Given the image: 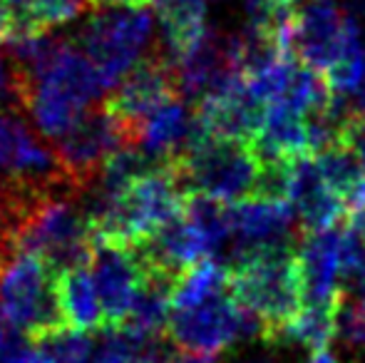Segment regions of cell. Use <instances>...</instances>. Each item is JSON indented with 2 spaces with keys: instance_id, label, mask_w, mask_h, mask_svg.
Instances as JSON below:
<instances>
[{
  "instance_id": "20",
  "label": "cell",
  "mask_w": 365,
  "mask_h": 363,
  "mask_svg": "<svg viewBox=\"0 0 365 363\" xmlns=\"http://www.w3.org/2000/svg\"><path fill=\"white\" fill-rule=\"evenodd\" d=\"M184 217L204 234V239L212 247V257L219 252H226L234 237V224H231V204L221 199L207 197L199 192L184 194Z\"/></svg>"
},
{
  "instance_id": "24",
  "label": "cell",
  "mask_w": 365,
  "mask_h": 363,
  "mask_svg": "<svg viewBox=\"0 0 365 363\" xmlns=\"http://www.w3.org/2000/svg\"><path fill=\"white\" fill-rule=\"evenodd\" d=\"M40 33H48V28L33 13L15 8L10 0H0V45H10Z\"/></svg>"
},
{
  "instance_id": "10",
  "label": "cell",
  "mask_w": 365,
  "mask_h": 363,
  "mask_svg": "<svg viewBox=\"0 0 365 363\" xmlns=\"http://www.w3.org/2000/svg\"><path fill=\"white\" fill-rule=\"evenodd\" d=\"M234 237L226 247L224 267L231 269L244 259L264 252H291L298 249V217L289 199L249 197L231 207Z\"/></svg>"
},
{
  "instance_id": "7",
  "label": "cell",
  "mask_w": 365,
  "mask_h": 363,
  "mask_svg": "<svg viewBox=\"0 0 365 363\" xmlns=\"http://www.w3.org/2000/svg\"><path fill=\"white\" fill-rule=\"evenodd\" d=\"M361 25L336 0H291L293 58L326 73L361 40Z\"/></svg>"
},
{
  "instance_id": "2",
  "label": "cell",
  "mask_w": 365,
  "mask_h": 363,
  "mask_svg": "<svg viewBox=\"0 0 365 363\" xmlns=\"http://www.w3.org/2000/svg\"><path fill=\"white\" fill-rule=\"evenodd\" d=\"M105 88L92 60L68 43L55 63L33 80L28 112L48 140H58L90 110Z\"/></svg>"
},
{
  "instance_id": "15",
  "label": "cell",
  "mask_w": 365,
  "mask_h": 363,
  "mask_svg": "<svg viewBox=\"0 0 365 363\" xmlns=\"http://www.w3.org/2000/svg\"><path fill=\"white\" fill-rule=\"evenodd\" d=\"M259 160H296L308 152L306 115L289 102L276 100L266 105L264 125L254 140Z\"/></svg>"
},
{
  "instance_id": "5",
  "label": "cell",
  "mask_w": 365,
  "mask_h": 363,
  "mask_svg": "<svg viewBox=\"0 0 365 363\" xmlns=\"http://www.w3.org/2000/svg\"><path fill=\"white\" fill-rule=\"evenodd\" d=\"M154 18L149 5H107L77 33V45L92 60L107 88H115L154 45Z\"/></svg>"
},
{
  "instance_id": "4",
  "label": "cell",
  "mask_w": 365,
  "mask_h": 363,
  "mask_svg": "<svg viewBox=\"0 0 365 363\" xmlns=\"http://www.w3.org/2000/svg\"><path fill=\"white\" fill-rule=\"evenodd\" d=\"M0 314L30 341L70 329L60 304L58 272L38 254L18 252L0 269Z\"/></svg>"
},
{
  "instance_id": "17",
  "label": "cell",
  "mask_w": 365,
  "mask_h": 363,
  "mask_svg": "<svg viewBox=\"0 0 365 363\" xmlns=\"http://www.w3.org/2000/svg\"><path fill=\"white\" fill-rule=\"evenodd\" d=\"M105 334L95 363H169L177 354L174 341L162 334H137L130 329H107Z\"/></svg>"
},
{
  "instance_id": "16",
  "label": "cell",
  "mask_w": 365,
  "mask_h": 363,
  "mask_svg": "<svg viewBox=\"0 0 365 363\" xmlns=\"http://www.w3.org/2000/svg\"><path fill=\"white\" fill-rule=\"evenodd\" d=\"M162 23V50L172 63H177L194 45V40L207 30V0H149Z\"/></svg>"
},
{
  "instance_id": "21",
  "label": "cell",
  "mask_w": 365,
  "mask_h": 363,
  "mask_svg": "<svg viewBox=\"0 0 365 363\" xmlns=\"http://www.w3.org/2000/svg\"><path fill=\"white\" fill-rule=\"evenodd\" d=\"M229 291V269L221 262H214L212 257L192 264L177 279L172 291V309H189L212 296Z\"/></svg>"
},
{
  "instance_id": "1",
  "label": "cell",
  "mask_w": 365,
  "mask_h": 363,
  "mask_svg": "<svg viewBox=\"0 0 365 363\" xmlns=\"http://www.w3.org/2000/svg\"><path fill=\"white\" fill-rule=\"evenodd\" d=\"M169 167L184 194L199 192L226 204L254 197L261 175L254 142L221 140L212 135L194 140Z\"/></svg>"
},
{
  "instance_id": "29",
  "label": "cell",
  "mask_w": 365,
  "mask_h": 363,
  "mask_svg": "<svg viewBox=\"0 0 365 363\" xmlns=\"http://www.w3.org/2000/svg\"><path fill=\"white\" fill-rule=\"evenodd\" d=\"M15 326L0 314V363L5 361V351H8V344H10V336H13Z\"/></svg>"
},
{
  "instance_id": "22",
  "label": "cell",
  "mask_w": 365,
  "mask_h": 363,
  "mask_svg": "<svg viewBox=\"0 0 365 363\" xmlns=\"http://www.w3.org/2000/svg\"><path fill=\"white\" fill-rule=\"evenodd\" d=\"M313 157H316L318 170H321L326 184L343 199V204H346L351 192L365 177V170H363L361 160L356 157V152L343 145V142H336V145L326 147V150Z\"/></svg>"
},
{
  "instance_id": "8",
  "label": "cell",
  "mask_w": 365,
  "mask_h": 363,
  "mask_svg": "<svg viewBox=\"0 0 365 363\" xmlns=\"http://www.w3.org/2000/svg\"><path fill=\"white\" fill-rule=\"evenodd\" d=\"M174 97H182L177 70L159 45L120 80V85L105 100V110L117 120L125 145L137 147L145 120Z\"/></svg>"
},
{
  "instance_id": "23",
  "label": "cell",
  "mask_w": 365,
  "mask_h": 363,
  "mask_svg": "<svg viewBox=\"0 0 365 363\" xmlns=\"http://www.w3.org/2000/svg\"><path fill=\"white\" fill-rule=\"evenodd\" d=\"M341 286L343 291H361L365 286V244L351 224L343 229L341 242Z\"/></svg>"
},
{
  "instance_id": "30",
  "label": "cell",
  "mask_w": 365,
  "mask_h": 363,
  "mask_svg": "<svg viewBox=\"0 0 365 363\" xmlns=\"http://www.w3.org/2000/svg\"><path fill=\"white\" fill-rule=\"evenodd\" d=\"M348 102H351V110H353V115H358V117H365V83L358 88L356 92H353L351 97H348Z\"/></svg>"
},
{
  "instance_id": "13",
  "label": "cell",
  "mask_w": 365,
  "mask_h": 363,
  "mask_svg": "<svg viewBox=\"0 0 365 363\" xmlns=\"http://www.w3.org/2000/svg\"><path fill=\"white\" fill-rule=\"evenodd\" d=\"M346 227L308 232L296 249L303 281V304L336 306L341 301V242Z\"/></svg>"
},
{
  "instance_id": "19",
  "label": "cell",
  "mask_w": 365,
  "mask_h": 363,
  "mask_svg": "<svg viewBox=\"0 0 365 363\" xmlns=\"http://www.w3.org/2000/svg\"><path fill=\"white\" fill-rule=\"evenodd\" d=\"M336 306L323 304H303L301 311L274 336L271 344H296L308 349L311 354L328 349L336 336Z\"/></svg>"
},
{
  "instance_id": "27",
  "label": "cell",
  "mask_w": 365,
  "mask_h": 363,
  "mask_svg": "<svg viewBox=\"0 0 365 363\" xmlns=\"http://www.w3.org/2000/svg\"><path fill=\"white\" fill-rule=\"evenodd\" d=\"M338 142H343V145L351 147V150L356 152V157L361 160V165L365 170V117L353 115L351 120L343 125Z\"/></svg>"
},
{
  "instance_id": "32",
  "label": "cell",
  "mask_w": 365,
  "mask_h": 363,
  "mask_svg": "<svg viewBox=\"0 0 365 363\" xmlns=\"http://www.w3.org/2000/svg\"><path fill=\"white\" fill-rule=\"evenodd\" d=\"M308 363H338V361L331 356V351L323 349V351H316V354L311 356V361H308Z\"/></svg>"
},
{
  "instance_id": "9",
  "label": "cell",
  "mask_w": 365,
  "mask_h": 363,
  "mask_svg": "<svg viewBox=\"0 0 365 363\" xmlns=\"http://www.w3.org/2000/svg\"><path fill=\"white\" fill-rule=\"evenodd\" d=\"M120 147H125V137L105 105L85 110V115L65 135L53 140L65 182L77 194H85L95 187L107 157Z\"/></svg>"
},
{
  "instance_id": "18",
  "label": "cell",
  "mask_w": 365,
  "mask_h": 363,
  "mask_svg": "<svg viewBox=\"0 0 365 363\" xmlns=\"http://www.w3.org/2000/svg\"><path fill=\"white\" fill-rule=\"evenodd\" d=\"M58 289L60 304H63L70 329L105 331V309H102V301L97 296L90 267L70 269V272L58 274Z\"/></svg>"
},
{
  "instance_id": "3",
  "label": "cell",
  "mask_w": 365,
  "mask_h": 363,
  "mask_svg": "<svg viewBox=\"0 0 365 363\" xmlns=\"http://www.w3.org/2000/svg\"><path fill=\"white\" fill-rule=\"evenodd\" d=\"M229 294L241 306L259 314L266 324V339L284 329L303 306V281L296 249L264 252L229 269Z\"/></svg>"
},
{
  "instance_id": "6",
  "label": "cell",
  "mask_w": 365,
  "mask_h": 363,
  "mask_svg": "<svg viewBox=\"0 0 365 363\" xmlns=\"http://www.w3.org/2000/svg\"><path fill=\"white\" fill-rule=\"evenodd\" d=\"M167 331L177 349L214 356L236 341L266 339L264 319L241 306L229 291H221L189 309H172Z\"/></svg>"
},
{
  "instance_id": "28",
  "label": "cell",
  "mask_w": 365,
  "mask_h": 363,
  "mask_svg": "<svg viewBox=\"0 0 365 363\" xmlns=\"http://www.w3.org/2000/svg\"><path fill=\"white\" fill-rule=\"evenodd\" d=\"M169 363H217L214 354H202V351H182L177 349L174 359Z\"/></svg>"
},
{
  "instance_id": "26",
  "label": "cell",
  "mask_w": 365,
  "mask_h": 363,
  "mask_svg": "<svg viewBox=\"0 0 365 363\" xmlns=\"http://www.w3.org/2000/svg\"><path fill=\"white\" fill-rule=\"evenodd\" d=\"M30 10L45 28H55L60 23L77 18L87 8V0H28Z\"/></svg>"
},
{
  "instance_id": "12",
  "label": "cell",
  "mask_w": 365,
  "mask_h": 363,
  "mask_svg": "<svg viewBox=\"0 0 365 363\" xmlns=\"http://www.w3.org/2000/svg\"><path fill=\"white\" fill-rule=\"evenodd\" d=\"M204 132L221 140L254 142L264 125L266 102H261L246 85V75L226 88L207 95L194 105Z\"/></svg>"
},
{
  "instance_id": "25",
  "label": "cell",
  "mask_w": 365,
  "mask_h": 363,
  "mask_svg": "<svg viewBox=\"0 0 365 363\" xmlns=\"http://www.w3.org/2000/svg\"><path fill=\"white\" fill-rule=\"evenodd\" d=\"M336 336L348 341L351 346L365 351V306L363 301L353 299L348 291L341 294L336 311Z\"/></svg>"
},
{
  "instance_id": "14",
  "label": "cell",
  "mask_w": 365,
  "mask_h": 363,
  "mask_svg": "<svg viewBox=\"0 0 365 363\" xmlns=\"http://www.w3.org/2000/svg\"><path fill=\"white\" fill-rule=\"evenodd\" d=\"M289 202L306 232L336 227L346 214V204L326 184L313 155H301L291 162Z\"/></svg>"
},
{
  "instance_id": "31",
  "label": "cell",
  "mask_w": 365,
  "mask_h": 363,
  "mask_svg": "<svg viewBox=\"0 0 365 363\" xmlns=\"http://www.w3.org/2000/svg\"><path fill=\"white\" fill-rule=\"evenodd\" d=\"M351 227L358 232V237L363 239V244H365V212H358V214H353V219H351Z\"/></svg>"
},
{
  "instance_id": "11",
  "label": "cell",
  "mask_w": 365,
  "mask_h": 363,
  "mask_svg": "<svg viewBox=\"0 0 365 363\" xmlns=\"http://www.w3.org/2000/svg\"><path fill=\"white\" fill-rule=\"evenodd\" d=\"M92 242H95V252H92L90 274L105 309V331L117 329L125 321L137 289L145 279V264L135 244L102 242V239H92Z\"/></svg>"
},
{
  "instance_id": "33",
  "label": "cell",
  "mask_w": 365,
  "mask_h": 363,
  "mask_svg": "<svg viewBox=\"0 0 365 363\" xmlns=\"http://www.w3.org/2000/svg\"><path fill=\"white\" fill-rule=\"evenodd\" d=\"M361 301H363V306H365V286L361 289Z\"/></svg>"
}]
</instances>
